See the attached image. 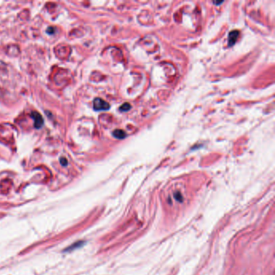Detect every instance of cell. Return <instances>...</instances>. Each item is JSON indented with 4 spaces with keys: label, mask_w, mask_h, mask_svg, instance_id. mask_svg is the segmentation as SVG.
I'll use <instances>...</instances> for the list:
<instances>
[{
    "label": "cell",
    "mask_w": 275,
    "mask_h": 275,
    "mask_svg": "<svg viewBox=\"0 0 275 275\" xmlns=\"http://www.w3.org/2000/svg\"><path fill=\"white\" fill-rule=\"evenodd\" d=\"M130 108H131L130 104L128 103H125L123 104V105L119 107V110H121V111H127V110H128Z\"/></svg>",
    "instance_id": "8992f818"
},
{
    "label": "cell",
    "mask_w": 275,
    "mask_h": 275,
    "mask_svg": "<svg viewBox=\"0 0 275 275\" xmlns=\"http://www.w3.org/2000/svg\"><path fill=\"white\" fill-rule=\"evenodd\" d=\"M113 136L117 139H124L126 137V133L123 130L116 129L113 132Z\"/></svg>",
    "instance_id": "5b68a950"
},
{
    "label": "cell",
    "mask_w": 275,
    "mask_h": 275,
    "mask_svg": "<svg viewBox=\"0 0 275 275\" xmlns=\"http://www.w3.org/2000/svg\"><path fill=\"white\" fill-rule=\"evenodd\" d=\"M93 107L95 110H107L110 108V105L108 104V103H107L106 101H104L100 98L95 99L93 102Z\"/></svg>",
    "instance_id": "6da1fadb"
},
{
    "label": "cell",
    "mask_w": 275,
    "mask_h": 275,
    "mask_svg": "<svg viewBox=\"0 0 275 275\" xmlns=\"http://www.w3.org/2000/svg\"><path fill=\"white\" fill-rule=\"evenodd\" d=\"M174 198H175V199L178 202H182V194L178 191V192H175L174 193Z\"/></svg>",
    "instance_id": "52a82bcc"
},
{
    "label": "cell",
    "mask_w": 275,
    "mask_h": 275,
    "mask_svg": "<svg viewBox=\"0 0 275 275\" xmlns=\"http://www.w3.org/2000/svg\"><path fill=\"white\" fill-rule=\"evenodd\" d=\"M60 162H61V165H64V166H65V165H67V164H68L67 160H66L65 158H64V157H61V158L60 159Z\"/></svg>",
    "instance_id": "9c48e42d"
},
{
    "label": "cell",
    "mask_w": 275,
    "mask_h": 275,
    "mask_svg": "<svg viewBox=\"0 0 275 275\" xmlns=\"http://www.w3.org/2000/svg\"><path fill=\"white\" fill-rule=\"evenodd\" d=\"M239 37V31H232L228 35V45L232 46Z\"/></svg>",
    "instance_id": "3957f363"
},
{
    "label": "cell",
    "mask_w": 275,
    "mask_h": 275,
    "mask_svg": "<svg viewBox=\"0 0 275 275\" xmlns=\"http://www.w3.org/2000/svg\"><path fill=\"white\" fill-rule=\"evenodd\" d=\"M83 245H84L83 241H78V242L74 243V245H70L69 247H68L67 249H65V251L69 252V251H72V250H74V249H79V248L82 247Z\"/></svg>",
    "instance_id": "277c9868"
},
{
    "label": "cell",
    "mask_w": 275,
    "mask_h": 275,
    "mask_svg": "<svg viewBox=\"0 0 275 275\" xmlns=\"http://www.w3.org/2000/svg\"><path fill=\"white\" fill-rule=\"evenodd\" d=\"M55 32V28H52V27H48V29H47V33L49 35H52Z\"/></svg>",
    "instance_id": "ba28073f"
},
{
    "label": "cell",
    "mask_w": 275,
    "mask_h": 275,
    "mask_svg": "<svg viewBox=\"0 0 275 275\" xmlns=\"http://www.w3.org/2000/svg\"><path fill=\"white\" fill-rule=\"evenodd\" d=\"M31 116L34 120V127L36 128H41L44 125V119L41 114L37 111H33L31 113Z\"/></svg>",
    "instance_id": "7a4b0ae2"
}]
</instances>
